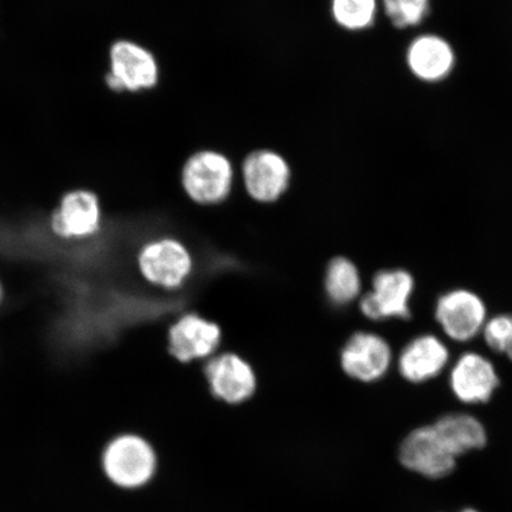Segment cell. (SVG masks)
Returning a JSON list of instances; mask_svg holds the SVG:
<instances>
[{"instance_id": "3", "label": "cell", "mask_w": 512, "mask_h": 512, "mask_svg": "<svg viewBox=\"0 0 512 512\" xmlns=\"http://www.w3.org/2000/svg\"><path fill=\"white\" fill-rule=\"evenodd\" d=\"M104 465L113 483L138 488L149 482L155 473L156 453L139 435L123 434L106 447Z\"/></svg>"}, {"instance_id": "7", "label": "cell", "mask_w": 512, "mask_h": 512, "mask_svg": "<svg viewBox=\"0 0 512 512\" xmlns=\"http://www.w3.org/2000/svg\"><path fill=\"white\" fill-rule=\"evenodd\" d=\"M435 318L453 341L469 342L484 329L485 304L473 292L454 290L438 299Z\"/></svg>"}, {"instance_id": "15", "label": "cell", "mask_w": 512, "mask_h": 512, "mask_svg": "<svg viewBox=\"0 0 512 512\" xmlns=\"http://www.w3.org/2000/svg\"><path fill=\"white\" fill-rule=\"evenodd\" d=\"M454 61L456 57L450 44L438 36H421L408 48L409 69L416 78L426 82L445 79L451 73Z\"/></svg>"}, {"instance_id": "16", "label": "cell", "mask_w": 512, "mask_h": 512, "mask_svg": "<svg viewBox=\"0 0 512 512\" xmlns=\"http://www.w3.org/2000/svg\"><path fill=\"white\" fill-rule=\"evenodd\" d=\"M433 427L447 450L456 458L482 450L488 441L482 422L470 414H446L435 421Z\"/></svg>"}, {"instance_id": "2", "label": "cell", "mask_w": 512, "mask_h": 512, "mask_svg": "<svg viewBox=\"0 0 512 512\" xmlns=\"http://www.w3.org/2000/svg\"><path fill=\"white\" fill-rule=\"evenodd\" d=\"M137 265L147 283L171 291L189 279L194 261L181 241L159 238L146 242L140 248Z\"/></svg>"}, {"instance_id": "18", "label": "cell", "mask_w": 512, "mask_h": 512, "mask_svg": "<svg viewBox=\"0 0 512 512\" xmlns=\"http://www.w3.org/2000/svg\"><path fill=\"white\" fill-rule=\"evenodd\" d=\"M332 14L343 28L366 29L374 22L376 0H332Z\"/></svg>"}, {"instance_id": "10", "label": "cell", "mask_w": 512, "mask_h": 512, "mask_svg": "<svg viewBox=\"0 0 512 512\" xmlns=\"http://www.w3.org/2000/svg\"><path fill=\"white\" fill-rule=\"evenodd\" d=\"M221 337L219 325L196 313H188L171 326L169 351L179 362L203 360L215 354Z\"/></svg>"}, {"instance_id": "5", "label": "cell", "mask_w": 512, "mask_h": 512, "mask_svg": "<svg viewBox=\"0 0 512 512\" xmlns=\"http://www.w3.org/2000/svg\"><path fill=\"white\" fill-rule=\"evenodd\" d=\"M399 459L407 470L428 479L450 476L457 467V458L447 450L433 425L409 433L400 445Z\"/></svg>"}, {"instance_id": "4", "label": "cell", "mask_w": 512, "mask_h": 512, "mask_svg": "<svg viewBox=\"0 0 512 512\" xmlns=\"http://www.w3.org/2000/svg\"><path fill=\"white\" fill-rule=\"evenodd\" d=\"M182 183L192 201L204 206L220 203L232 190V164L221 153L198 152L184 165Z\"/></svg>"}, {"instance_id": "17", "label": "cell", "mask_w": 512, "mask_h": 512, "mask_svg": "<svg viewBox=\"0 0 512 512\" xmlns=\"http://www.w3.org/2000/svg\"><path fill=\"white\" fill-rule=\"evenodd\" d=\"M361 275L354 262L347 258L332 260L325 274V291L336 305H347L360 296Z\"/></svg>"}, {"instance_id": "14", "label": "cell", "mask_w": 512, "mask_h": 512, "mask_svg": "<svg viewBox=\"0 0 512 512\" xmlns=\"http://www.w3.org/2000/svg\"><path fill=\"white\" fill-rule=\"evenodd\" d=\"M450 360V351L432 335L416 337L402 350L399 370L403 379L422 383L437 377Z\"/></svg>"}, {"instance_id": "6", "label": "cell", "mask_w": 512, "mask_h": 512, "mask_svg": "<svg viewBox=\"0 0 512 512\" xmlns=\"http://www.w3.org/2000/svg\"><path fill=\"white\" fill-rule=\"evenodd\" d=\"M413 291L414 279L407 271H381L373 279V290L362 298L361 311L373 320L409 319Z\"/></svg>"}, {"instance_id": "1", "label": "cell", "mask_w": 512, "mask_h": 512, "mask_svg": "<svg viewBox=\"0 0 512 512\" xmlns=\"http://www.w3.org/2000/svg\"><path fill=\"white\" fill-rule=\"evenodd\" d=\"M48 227L54 238L63 242L94 239L105 228L99 197L85 189L67 192L50 215Z\"/></svg>"}, {"instance_id": "22", "label": "cell", "mask_w": 512, "mask_h": 512, "mask_svg": "<svg viewBox=\"0 0 512 512\" xmlns=\"http://www.w3.org/2000/svg\"><path fill=\"white\" fill-rule=\"evenodd\" d=\"M4 298H5V287H4L2 278H0V305L3 304Z\"/></svg>"}, {"instance_id": "11", "label": "cell", "mask_w": 512, "mask_h": 512, "mask_svg": "<svg viewBox=\"0 0 512 512\" xmlns=\"http://www.w3.org/2000/svg\"><path fill=\"white\" fill-rule=\"evenodd\" d=\"M206 376L211 393L230 405H239L255 393L256 376L251 364L233 352L210 358Z\"/></svg>"}, {"instance_id": "9", "label": "cell", "mask_w": 512, "mask_h": 512, "mask_svg": "<svg viewBox=\"0 0 512 512\" xmlns=\"http://www.w3.org/2000/svg\"><path fill=\"white\" fill-rule=\"evenodd\" d=\"M392 358L386 339L371 332H357L344 345L341 363L351 379L369 383L388 373Z\"/></svg>"}, {"instance_id": "19", "label": "cell", "mask_w": 512, "mask_h": 512, "mask_svg": "<svg viewBox=\"0 0 512 512\" xmlns=\"http://www.w3.org/2000/svg\"><path fill=\"white\" fill-rule=\"evenodd\" d=\"M383 4L390 22L399 29L415 27L430 11V0H383Z\"/></svg>"}, {"instance_id": "21", "label": "cell", "mask_w": 512, "mask_h": 512, "mask_svg": "<svg viewBox=\"0 0 512 512\" xmlns=\"http://www.w3.org/2000/svg\"><path fill=\"white\" fill-rule=\"evenodd\" d=\"M504 354L507 355L510 358V360L512 361V335L509 339L507 347H505Z\"/></svg>"}, {"instance_id": "20", "label": "cell", "mask_w": 512, "mask_h": 512, "mask_svg": "<svg viewBox=\"0 0 512 512\" xmlns=\"http://www.w3.org/2000/svg\"><path fill=\"white\" fill-rule=\"evenodd\" d=\"M483 330L486 344L492 350L504 354L512 335V315H499L492 318L485 324Z\"/></svg>"}, {"instance_id": "13", "label": "cell", "mask_w": 512, "mask_h": 512, "mask_svg": "<svg viewBox=\"0 0 512 512\" xmlns=\"http://www.w3.org/2000/svg\"><path fill=\"white\" fill-rule=\"evenodd\" d=\"M498 384L499 377L494 364L476 352H466L451 371L452 392L467 405L488 402Z\"/></svg>"}, {"instance_id": "8", "label": "cell", "mask_w": 512, "mask_h": 512, "mask_svg": "<svg viewBox=\"0 0 512 512\" xmlns=\"http://www.w3.org/2000/svg\"><path fill=\"white\" fill-rule=\"evenodd\" d=\"M158 81L155 57L138 44L120 41L111 49V74L107 85L114 91L137 92L149 89Z\"/></svg>"}, {"instance_id": "23", "label": "cell", "mask_w": 512, "mask_h": 512, "mask_svg": "<svg viewBox=\"0 0 512 512\" xmlns=\"http://www.w3.org/2000/svg\"><path fill=\"white\" fill-rule=\"evenodd\" d=\"M459 512H480V511L473 509V508H465L463 510H460Z\"/></svg>"}, {"instance_id": "12", "label": "cell", "mask_w": 512, "mask_h": 512, "mask_svg": "<svg viewBox=\"0 0 512 512\" xmlns=\"http://www.w3.org/2000/svg\"><path fill=\"white\" fill-rule=\"evenodd\" d=\"M242 171L248 194L258 202L279 200L290 183L291 171L285 159L272 151L253 152Z\"/></svg>"}]
</instances>
